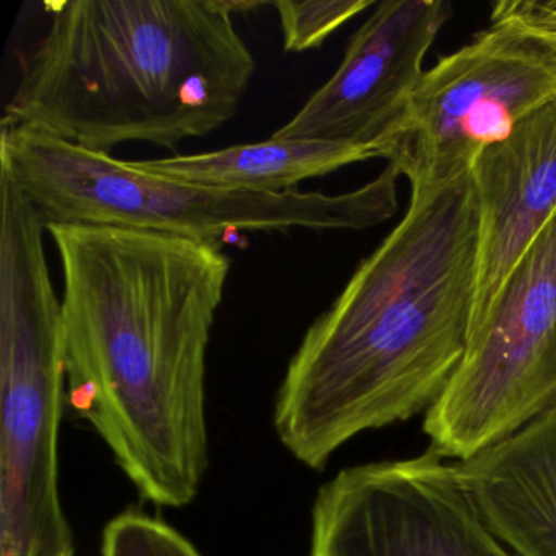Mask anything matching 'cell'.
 I'll list each match as a JSON object with an SVG mask.
<instances>
[{"label":"cell","mask_w":556,"mask_h":556,"mask_svg":"<svg viewBox=\"0 0 556 556\" xmlns=\"http://www.w3.org/2000/svg\"><path fill=\"white\" fill-rule=\"evenodd\" d=\"M47 232L63 271L71 406L142 497L188 506L210 462L207 348L229 256L219 243L128 227Z\"/></svg>","instance_id":"obj_1"},{"label":"cell","mask_w":556,"mask_h":556,"mask_svg":"<svg viewBox=\"0 0 556 556\" xmlns=\"http://www.w3.org/2000/svg\"><path fill=\"white\" fill-rule=\"evenodd\" d=\"M478 256L470 175L412 188L405 216L291 357L275 429L295 460L321 470L356 435L438 402L467 351Z\"/></svg>","instance_id":"obj_2"},{"label":"cell","mask_w":556,"mask_h":556,"mask_svg":"<svg viewBox=\"0 0 556 556\" xmlns=\"http://www.w3.org/2000/svg\"><path fill=\"white\" fill-rule=\"evenodd\" d=\"M258 2H47L48 30L25 54L0 126L87 151L128 142L175 151L230 122L255 74L233 14Z\"/></svg>","instance_id":"obj_3"},{"label":"cell","mask_w":556,"mask_h":556,"mask_svg":"<svg viewBox=\"0 0 556 556\" xmlns=\"http://www.w3.org/2000/svg\"><path fill=\"white\" fill-rule=\"evenodd\" d=\"M0 170L47 227H128L219 245L239 232L370 229L399 211L400 175L390 165L348 193H250L172 180L24 126H0Z\"/></svg>","instance_id":"obj_4"},{"label":"cell","mask_w":556,"mask_h":556,"mask_svg":"<svg viewBox=\"0 0 556 556\" xmlns=\"http://www.w3.org/2000/svg\"><path fill=\"white\" fill-rule=\"evenodd\" d=\"M45 230L0 170V556H74L58 486L67 395L63 302Z\"/></svg>","instance_id":"obj_5"},{"label":"cell","mask_w":556,"mask_h":556,"mask_svg":"<svg viewBox=\"0 0 556 556\" xmlns=\"http://www.w3.org/2000/svg\"><path fill=\"white\" fill-rule=\"evenodd\" d=\"M556 408V216L470 331L467 351L426 413L429 447L465 460Z\"/></svg>","instance_id":"obj_6"},{"label":"cell","mask_w":556,"mask_h":556,"mask_svg":"<svg viewBox=\"0 0 556 556\" xmlns=\"http://www.w3.org/2000/svg\"><path fill=\"white\" fill-rule=\"evenodd\" d=\"M553 102L556 35L519 22H491L425 71L383 159L412 188L451 184L470 175L484 149Z\"/></svg>","instance_id":"obj_7"},{"label":"cell","mask_w":556,"mask_h":556,"mask_svg":"<svg viewBox=\"0 0 556 556\" xmlns=\"http://www.w3.org/2000/svg\"><path fill=\"white\" fill-rule=\"evenodd\" d=\"M445 460L429 447L341 470L315 497L308 556H516Z\"/></svg>","instance_id":"obj_8"},{"label":"cell","mask_w":556,"mask_h":556,"mask_svg":"<svg viewBox=\"0 0 556 556\" xmlns=\"http://www.w3.org/2000/svg\"><path fill=\"white\" fill-rule=\"evenodd\" d=\"M444 0H389L351 38L337 73L273 132L275 139L346 142L383 159L451 17Z\"/></svg>","instance_id":"obj_9"},{"label":"cell","mask_w":556,"mask_h":556,"mask_svg":"<svg viewBox=\"0 0 556 556\" xmlns=\"http://www.w3.org/2000/svg\"><path fill=\"white\" fill-rule=\"evenodd\" d=\"M470 177L480 214L471 331L517 263L556 216V102L536 110L504 141L484 149Z\"/></svg>","instance_id":"obj_10"},{"label":"cell","mask_w":556,"mask_h":556,"mask_svg":"<svg viewBox=\"0 0 556 556\" xmlns=\"http://www.w3.org/2000/svg\"><path fill=\"white\" fill-rule=\"evenodd\" d=\"M484 522L516 556H556V408L454 462Z\"/></svg>","instance_id":"obj_11"},{"label":"cell","mask_w":556,"mask_h":556,"mask_svg":"<svg viewBox=\"0 0 556 556\" xmlns=\"http://www.w3.org/2000/svg\"><path fill=\"white\" fill-rule=\"evenodd\" d=\"M374 159L366 149L318 139H275L239 144L204 154L136 161L151 174L188 184L250 193L298 190L308 178L333 174Z\"/></svg>","instance_id":"obj_12"},{"label":"cell","mask_w":556,"mask_h":556,"mask_svg":"<svg viewBox=\"0 0 556 556\" xmlns=\"http://www.w3.org/2000/svg\"><path fill=\"white\" fill-rule=\"evenodd\" d=\"M289 53L321 47L338 28L372 8L370 0H279L273 2Z\"/></svg>","instance_id":"obj_13"},{"label":"cell","mask_w":556,"mask_h":556,"mask_svg":"<svg viewBox=\"0 0 556 556\" xmlns=\"http://www.w3.org/2000/svg\"><path fill=\"white\" fill-rule=\"evenodd\" d=\"M102 556H203L162 520L138 510L118 514L103 530Z\"/></svg>","instance_id":"obj_14"}]
</instances>
